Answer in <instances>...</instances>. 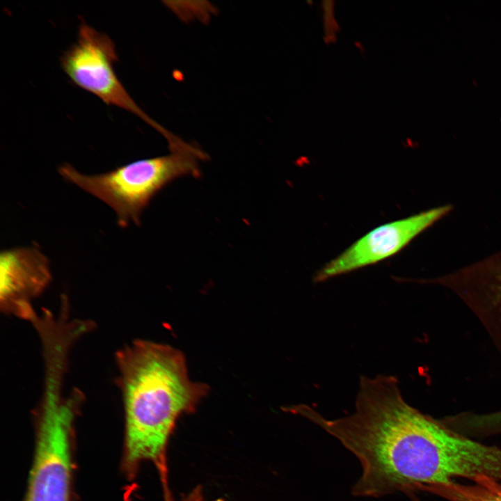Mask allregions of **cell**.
<instances>
[{
	"instance_id": "cell-2",
	"label": "cell",
	"mask_w": 501,
	"mask_h": 501,
	"mask_svg": "<svg viewBox=\"0 0 501 501\" xmlns=\"http://www.w3.org/2000/svg\"><path fill=\"white\" fill-rule=\"evenodd\" d=\"M130 466L163 459L179 418L195 411L207 384L190 379L184 353L170 345L134 340L116 354Z\"/></svg>"
},
{
	"instance_id": "cell-11",
	"label": "cell",
	"mask_w": 501,
	"mask_h": 501,
	"mask_svg": "<svg viewBox=\"0 0 501 501\" xmlns=\"http://www.w3.org/2000/svg\"><path fill=\"white\" fill-rule=\"evenodd\" d=\"M202 490L200 487H197L187 495H184L181 501H202ZM167 501H170L168 497Z\"/></svg>"
},
{
	"instance_id": "cell-4",
	"label": "cell",
	"mask_w": 501,
	"mask_h": 501,
	"mask_svg": "<svg viewBox=\"0 0 501 501\" xmlns=\"http://www.w3.org/2000/svg\"><path fill=\"white\" fill-rule=\"evenodd\" d=\"M44 390L24 501H69L70 440L77 399L64 398L58 387Z\"/></svg>"
},
{
	"instance_id": "cell-7",
	"label": "cell",
	"mask_w": 501,
	"mask_h": 501,
	"mask_svg": "<svg viewBox=\"0 0 501 501\" xmlns=\"http://www.w3.org/2000/svg\"><path fill=\"white\" fill-rule=\"evenodd\" d=\"M416 282L456 295L483 326L501 356V249L450 273Z\"/></svg>"
},
{
	"instance_id": "cell-6",
	"label": "cell",
	"mask_w": 501,
	"mask_h": 501,
	"mask_svg": "<svg viewBox=\"0 0 501 501\" xmlns=\"http://www.w3.org/2000/svg\"><path fill=\"white\" fill-rule=\"evenodd\" d=\"M445 204L383 224L359 239L326 263L314 276L317 283L379 262L396 254L453 210Z\"/></svg>"
},
{
	"instance_id": "cell-1",
	"label": "cell",
	"mask_w": 501,
	"mask_h": 501,
	"mask_svg": "<svg viewBox=\"0 0 501 501\" xmlns=\"http://www.w3.org/2000/svg\"><path fill=\"white\" fill-rule=\"evenodd\" d=\"M361 477L375 496L403 493L454 477L484 475L501 481V449L475 441L410 405L402 394L375 404L362 420L354 441Z\"/></svg>"
},
{
	"instance_id": "cell-12",
	"label": "cell",
	"mask_w": 501,
	"mask_h": 501,
	"mask_svg": "<svg viewBox=\"0 0 501 501\" xmlns=\"http://www.w3.org/2000/svg\"><path fill=\"white\" fill-rule=\"evenodd\" d=\"M49 317H54L52 315H49L45 316V317H43L42 319H41L37 323V324L35 325V328H36L37 326H38L42 321H43L44 319H47V318H49ZM65 318H66V317H65ZM77 321L78 323L81 324L84 326V329H85V332H86V331H88L86 325H85L83 322H81V321Z\"/></svg>"
},
{
	"instance_id": "cell-3",
	"label": "cell",
	"mask_w": 501,
	"mask_h": 501,
	"mask_svg": "<svg viewBox=\"0 0 501 501\" xmlns=\"http://www.w3.org/2000/svg\"><path fill=\"white\" fill-rule=\"evenodd\" d=\"M207 155L191 145L167 155L135 161L113 170L83 174L68 163L58 168L61 177L96 197L115 212L121 228L139 225L141 214L152 198L166 185L179 177H199V161Z\"/></svg>"
},
{
	"instance_id": "cell-10",
	"label": "cell",
	"mask_w": 501,
	"mask_h": 501,
	"mask_svg": "<svg viewBox=\"0 0 501 501\" xmlns=\"http://www.w3.org/2000/svg\"><path fill=\"white\" fill-rule=\"evenodd\" d=\"M490 424L493 431L496 434H501V409L491 412Z\"/></svg>"
},
{
	"instance_id": "cell-9",
	"label": "cell",
	"mask_w": 501,
	"mask_h": 501,
	"mask_svg": "<svg viewBox=\"0 0 501 501\" xmlns=\"http://www.w3.org/2000/svg\"><path fill=\"white\" fill-rule=\"evenodd\" d=\"M422 492L447 501H501V481L481 475L474 479L472 484L452 481L425 487Z\"/></svg>"
},
{
	"instance_id": "cell-5",
	"label": "cell",
	"mask_w": 501,
	"mask_h": 501,
	"mask_svg": "<svg viewBox=\"0 0 501 501\" xmlns=\"http://www.w3.org/2000/svg\"><path fill=\"white\" fill-rule=\"evenodd\" d=\"M116 46L106 34L85 22L79 26L77 41L61 56V66L71 81L108 105L136 115L163 135L168 145L178 137L148 116L135 102L118 78L113 64Z\"/></svg>"
},
{
	"instance_id": "cell-8",
	"label": "cell",
	"mask_w": 501,
	"mask_h": 501,
	"mask_svg": "<svg viewBox=\"0 0 501 501\" xmlns=\"http://www.w3.org/2000/svg\"><path fill=\"white\" fill-rule=\"evenodd\" d=\"M52 279L48 257L37 246L15 247L0 254V306L6 314L31 321V301Z\"/></svg>"
}]
</instances>
